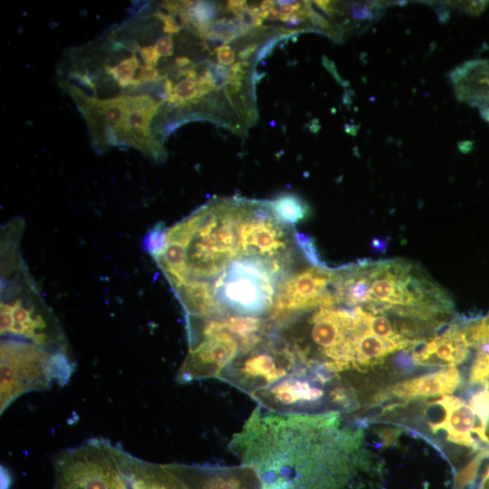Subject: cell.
Segmentation results:
<instances>
[{"instance_id":"obj_1","label":"cell","mask_w":489,"mask_h":489,"mask_svg":"<svg viewBox=\"0 0 489 489\" xmlns=\"http://www.w3.org/2000/svg\"><path fill=\"white\" fill-rule=\"evenodd\" d=\"M230 450L261 489H366L369 464L360 434L339 415L279 413L257 407Z\"/></svg>"},{"instance_id":"obj_2","label":"cell","mask_w":489,"mask_h":489,"mask_svg":"<svg viewBox=\"0 0 489 489\" xmlns=\"http://www.w3.org/2000/svg\"><path fill=\"white\" fill-rule=\"evenodd\" d=\"M135 457L104 438H91L60 452L53 489H133Z\"/></svg>"},{"instance_id":"obj_3","label":"cell","mask_w":489,"mask_h":489,"mask_svg":"<svg viewBox=\"0 0 489 489\" xmlns=\"http://www.w3.org/2000/svg\"><path fill=\"white\" fill-rule=\"evenodd\" d=\"M74 364L67 353H53L13 337L1 341V413L24 393L68 383Z\"/></svg>"},{"instance_id":"obj_4","label":"cell","mask_w":489,"mask_h":489,"mask_svg":"<svg viewBox=\"0 0 489 489\" xmlns=\"http://www.w3.org/2000/svg\"><path fill=\"white\" fill-rule=\"evenodd\" d=\"M199 211L197 228L187 247V281L221 273L232 259L239 256V205L223 202Z\"/></svg>"},{"instance_id":"obj_5","label":"cell","mask_w":489,"mask_h":489,"mask_svg":"<svg viewBox=\"0 0 489 489\" xmlns=\"http://www.w3.org/2000/svg\"><path fill=\"white\" fill-rule=\"evenodd\" d=\"M278 278L271 264L260 258L232 261L213 285L215 299L223 313L257 317L272 309Z\"/></svg>"},{"instance_id":"obj_6","label":"cell","mask_w":489,"mask_h":489,"mask_svg":"<svg viewBox=\"0 0 489 489\" xmlns=\"http://www.w3.org/2000/svg\"><path fill=\"white\" fill-rule=\"evenodd\" d=\"M272 215L269 202L239 205L237 235L239 256L263 259L283 271L289 263L288 235Z\"/></svg>"},{"instance_id":"obj_7","label":"cell","mask_w":489,"mask_h":489,"mask_svg":"<svg viewBox=\"0 0 489 489\" xmlns=\"http://www.w3.org/2000/svg\"><path fill=\"white\" fill-rule=\"evenodd\" d=\"M1 335L32 342L53 353H67L62 331L41 304L21 299L1 302Z\"/></svg>"},{"instance_id":"obj_8","label":"cell","mask_w":489,"mask_h":489,"mask_svg":"<svg viewBox=\"0 0 489 489\" xmlns=\"http://www.w3.org/2000/svg\"><path fill=\"white\" fill-rule=\"evenodd\" d=\"M337 272L315 266L294 273L279 286L271 319H279L296 312L337 304L333 284Z\"/></svg>"},{"instance_id":"obj_9","label":"cell","mask_w":489,"mask_h":489,"mask_svg":"<svg viewBox=\"0 0 489 489\" xmlns=\"http://www.w3.org/2000/svg\"><path fill=\"white\" fill-rule=\"evenodd\" d=\"M410 346L413 360L418 365L455 366L469 353L461 329L455 325L430 340H415Z\"/></svg>"},{"instance_id":"obj_10","label":"cell","mask_w":489,"mask_h":489,"mask_svg":"<svg viewBox=\"0 0 489 489\" xmlns=\"http://www.w3.org/2000/svg\"><path fill=\"white\" fill-rule=\"evenodd\" d=\"M449 78L459 101L478 110L489 106V59L465 62Z\"/></svg>"},{"instance_id":"obj_11","label":"cell","mask_w":489,"mask_h":489,"mask_svg":"<svg viewBox=\"0 0 489 489\" xmlns=\"http://www.w3.org/2000/svg\"><path fill=\"white\" fill-rule=\"evenodd\" d=\"M436 403L443 407L445 413L441 422L431 426L433 431L442 428L446 430L449 441L475 450L478 444L471 433L476 427V416L469 403L446 395Z\"/></svg>"},{"instance_id":"obj_12","label":"cell","mask_w":489,"mask_h":489,"mask_svg":"<svg viewBox=\"0 0 489 489\" xmlns=\"http://www.w3.org/2000/svg\"><path fill=\"white\" fill-rule=\"evenodd\" d=\"M460 381L458 369L455 366H450L436 373L397 384L391 388L390 392L405 399L435 397L452 393Z\"/></svg>"},{"instance_id":"obj_13","label":"cell","mask_w":489,"mask_h":489,"mask_svg":"<svg viewBox=\"0 0 489 489\" xmlns=\"http://www.w3.org/2000/svg\"><path fill=\"white\" fill-rule=\"evenodd\" d=\"M401 349L404 348L374 335L366 325L355 340L353 368L368 369L382 361L387 355Z\"/></svg>"},{"instance_id":"obj_14","label":"cell","mask_w":489,"mask_h":489,"mask_svg":"<svg viewBox=\"0 0 489 489\" xmlns=\"http://www.w3.org/2000/svg\"><path fill=\"white\" fill-rule=\"evenodd\" d=\"M273 216L283 225H294L308 215V206L299 197L285 194L269 202Z\"/></svg>"},{"instance_id":"obj_15","label":"cell","mask_w":489,"mask_h":489,"mask_svg":"<svg viewBox=\"0 0 489 489\" xmlns=\"http://www.w3.org/2000/svg\"><path fill=\"white\" fill-rule=\"evenodd\" d=\"M117 137L118 143L132 146L155 159L162 158L165 156L163 148L151 133L127 129L118 132Z\"/></svg>"},{"instance_id":"obj_16","label":"cell","mask_w":489,"mask_h":489,"mask_svg":"<svg viewBox=\"0 0 489 489\" xmlns=\"http://www.w3.org/2000/svg\"><path fill=\"white\" fill-rule=\"evenodd\" d=\"M91 104L114 128L116 132L121 129L128 111L127 97L118 96L107 100L91 97Z\"/></svg>"},{"instance_id":"obj_17","label":"cell","mask_w":489,"mask_h":489,"mask_svg":"<svg viewBox=\"0 0 489 489\" xmlns=\"http://www.w3.org/2000/svg\"><path fill=\"white\" fill-rule=\"evenodd\" d=\"M469 405L478 418L474 433L479 439L487 444L486 431L489 422V381L484 384L482 389L476 391L469 399Z\"/></svg>"},{"instance_id":"obj_18","label":"cell","mask_w":489,"mask_h":489,"mask_svg":"<svg viewBox=\"0 0 489 489\" xmlns=\"http://www.w3.org/2000/svg\"><path fill=\"white\" fill-rule=\"evenodd\" d=\"M105 71L121 87L130 85L132 77L138 68H139V59L135 54L120 62L116 66L105 65Z\"/></svg>"},{"instance_id":"obj_19","label":"cell","mask_w":489,"mask_h":489,"mask_svg":"<svg viewBox=\"0 0 489 489\" xmlns=\"http://www.w3.org/2000/svg\"><path fill=\"white\" fill-rule=\"evenodd\" d=\"M157 110L154 109L128 110L121 129L118 132L132 129L150 133L149 123Z\"/></svg>"},{"instance_id":"obj_20","label":"cell","mask_w":489,"mask_h":489,"mask_svg":"<svg viewBox=\"0 0 489 489\" xmlns=\"http://www.w3.org/2000/svg\"><path fill=\"white\" fill-rule=\"evenodd\" d=\"M166 241L167 229L162 223H158L146 235L144 247L155 259L162 253Z\"/></svg>"},{"instance_id":"obj_21","label":"cell","mask_w":489,"mask_h":489,"mask_svg":"<svg viewBox=\"0 0 489 489\" xmlns=\"http://www.w3.org/2000/svg\"><path fill=\"white\" fill-rule=\"evenodd\" d=\"M203 76L213 89L219 90L227 86L230 79V70L223 65L213 63L205 71Z\"/></svg>"},{"instance_id":"obj_22","label":"cell","mask_w":489,"mask_h":489,"mask_svg":"<svg viewBox=\"0 0 489 489\" xmlns=\"http://www.w3.org/2000/svg\"><path fill=\"white\" fill-rule=\"evenodd\" d=\"M173 93L186 103L198 98L197 81L190 79L181 80L175 85Z\"/></svg>"},{"instance_id":"obj_23","label":"cell","mask_w":489,"mask_h":489,"mask_svg":"<svg viewBox=\"0 0 489 489\" xmlns=\"http://www.w3.org/2000/svg\"><path fill=\"white\" fill-rule=\"evenodd\" d=\"M166 77L165 73L158 71L156 68L141 66L139 68L130 85L135 87L146 82H158Z\"/></svg>"},{"instance_id":"obj_24","label":"cell","mask_w":489,"mask_h":489,"mask_svg":"<svg viewBox=\"0 0 489 489\" xmlns=\"http://www.w3.org/2000/svg\"><path fill=\"white\" fill-rule=\"evenodd\" d=\"M155 15L161 19L164 26L163 31L167 34H176L185 25V22L180 14H164L158 11Z\"/></svg>"},{"instance_id":"obj_25","label":"cell","mask_w":489,"mask_h":489,"mask_svg":"<svg viewBox=\"0 0 489 489\" xmlns=\"http://www.w3.org/2000/svg\"><path fill=\"white\" fill-rule=\"evenodd\" d=\"M297 244L302 249L305 256L315 266H322L320 258L318 257L316 249L311 239L302 234H296Z\"/></svg>"},{"instance_id":"obj_26","label":"cell","mask_w":489,"mask_h":489,"mask_svg":"<svg viewBox=\"0 0 489 489\" xmlns=\"http://www.w3.org/2000/svg\"><path fill=\"white\" fill-rule=\"evenodd\" d=\"M276 8L280 14V20L284 23L301 7L302 4L300 2L294 1H274Z\"/></svg>"},{"instance_id":"obj_27","label":"cell","mask_w":489,"mask_h":489,"mask_svg":"<svg viewBox=\"0 0 489 489\" xmlns=\"http://www.w3.org/2000/svg\"><path fill=\"white\" fill-rule=\"evenodd\" d=\"M139 55L142 58L145 67L155 68L158 62L159 55L154 46L149 45L139 47Z\"/></svg>"},{"instance_id":"obj_28","label":"cell","mask_w":489,"mask_h":489,"mask_svg":"<svg viewBox=\"0 0 489 489\" xmlns=\"http://www.w3.org/2000/svg\"><path fill=\"white\" fill-rule=\"evenodd\" d=\"M155 49L159 56H170L173 54V39L170 35L159 37L155 43Z\"/></svg>"},{"instance_id":"obj_29","label":"cell","mask_w":489,"mask_h":489,"mask_svg":"<svg viewBox=\"0 0 489 489\" xmlns=\"http://www.w3.org/2000/svg\"><path fill=\"white\" fill-rule=\"evenodd\" d=\"M217 61L222 65H230L235 62V54L228 45H221L215 49Z\"/></svg>"},{"instance_id":"obj_30","label":"cell","mask_w":489,"mask_h":489,"mask_svg":"<svg viewBox=\"0 0 489 489\" xmlns=\"http://www.w3.org/2000/svg\"><path fill=\"white\" fill-rule=\"evenodd\" d=\"M198 98L207 94L213 90L206 79L202 75L197 80Z\"/></svg>"},{"instance_id":"obj_31","label":"cell","mask_w":489,"mask_h":489,"mask_svg":"<svg viewBox=\"0 0 489 489\" xmlns=\"http://www.w3.org/2000/svg\"><path fill=\"white\" fill-rule=\"evenodd\" d=\"M246 1H229L227 4V9L233 14H236L247 6Z\"/></svg>"},{"instance_id":"obj_32","label":"cell","mask_w":489,"mask_h":489,"mask_svg":"<svg viewBox=\"0 0 489 489\" xmlns=\"http://www.w3.org/2000/svg\"><path fill=\"white\" fill-rule=\"evenodd\" d=\"M192 64V62L186 56H178L175 59V65L178 70L184 69Z\"/></svg>"},{"instance_id":"obj_33","label":"cell","mask_w":489,"mask_h":489,"mask_svg":"<svg viewBox=\"0 0 489 489\" xmlns=\"http://www.w3.org/2000/svg\"><path fill=\"white\" fill-rule=\"evenodd\" d=\"M257 44H252L249 46H246L239 53V57L241 59L248 58L256 49Z\"/></svg>"},{"instance_id":"obj_34","label":"cell","mask_w":489,"mask_h":489,"mask_svg":"<svg viewBox=\"0 0 489 489\" xmlns=\"http://www.w3.org/2000/svg\"><path fill=\"white\" fill-rule=\"evenodd\" d=\"M482 118L489 123V106L478 110Z\"/></svg>"}]
</instances>
